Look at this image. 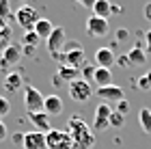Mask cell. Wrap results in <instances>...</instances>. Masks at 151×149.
<instances>
[{"instance_id":"obj_1","label":"cell","mask_w":151,"mask_h":149,"mask_svg":"<svg viewBox=\"0 0 151 149\" xmlns=\"http://www.w3.org/2000/svg\"><path fill=\"white\" fill-rule=\"evenodd\" d=\"M67 134L73 140V149H91L95 145V134L93 127L86 125V121L80 117V114H71L69 121H67Z\"/></svg>"},{"instance_id":"obj_2","label":"cell","mask_w":151,"mask_h":149,"mask_svg":"<svg viewBox=\"0 0 151 149\" xmlns=\"http://www.w3.org/2000/svg\"><path fill=\"white\" fill-rule=\"evenodd\" d=\"M60 65L73 67V69H82L84 67V48L80 45V41H65V48L58 56H54Z\"/></svg>"},{"instance_id":"obj_3","label":"cell","mask_w":151,"mask_h":149,"mask_svg":"<svg viewBox=\"0 0 151 149\" xmlns=\"http://www.w3.org/2000/svg\"><path fill=\"white\" fill-rule=\"evenodd\" d=\"M13 19L17 22V26H22V28L26 32H30V30H35V24L39 22V13L35 6H30V4H24V6H19V9L15 11V15H13Z\"/></svg>"},{"instance_id":"obj_4","label":"cell","mask_w":151,"mask_h":149,"mask_svg":"<svg viewBox=\"0 0 151 149\" xmlns=\"http://www.w3.org/2000/svg\"><path fill=\"white\" fill-rule=\"evenodd\" d=\"M45 145L47 149H73V140L63 130H50L45 134Z\"/></svg>"},{"instance_id":"obj_5","label":"cell","mask_w":151,"mask_h":149,"mask_svg":"<svg viewBox=\"0 0 151 149\" xmlns=\"http://www.w3.org/2000/svg\"><path fill=\"white\" fill-rule=\"evenodd\" d=\"M67 91H69V97L73 99V101H88L91 99V95H93V86L91 84H86L84 80H73L71 84H67Z\"/></svg>"},{"instance_id":"obj_6","label":"cell","mask_w":151,"mask_h":149,"mask_svg":"<svg viewBox=\"0 0 151 149\" xmlns=\"http://www.w3.org/2000/svg\"><path fill=\"white\" fill-rule=\"evenodd\" d=\"M43 101H45V97L41 95L39 89H35V86H26L24 89V106H26L28 112L43 110Z\"/></svg>"},{"instance_id":"obj_7","label":"cell","mask_w":151,"mask_h":149,"mask_svg":"<svg viewBox=\"0 0 151 149\" xmlns=\"http://www.w3.org/2000/svg\"><path fill=\"white\" fill-rule=\"evenodd\" d=\"M86 35L93 37V39H99V37H106L108 30H110V26H108V19H101L97 15H91L86 19Z\"/></svg>"},{"instance_id":"obj_8","label":"cell","mask_w":151,"mask_h":149,"mask_svg":"<svg viewBox=\"0 0 151 149\" xmlns=\"http://www.w3.org/2000/svg\"><path fill=\"white\" fill-rule=\"evenodd\" d=\"M65 48V28L63 26H54L52 35L47 37V50H50V56H58Z\"/></svg>"},{"instance_id":"obj_9","label":"cell","mask_w":151,"mask_h":149,"mask_svg":"<svg viewBox=\"0 0 151 149\" xmlns=\"http://www.w3.org/2000/svg\"><path fill=\"white\" fill-rule=\"evenodd\" d=\"M26 117H28V121L32 123V127H35V132L47 134V132L52 130V119L47 117V114H45L43 110H39V112H28Z\"/></svg>"},{"instance_id":"obj_10","label":"cell","mask_w":151,"mask_h":149,"mask_svg":"<svg viewBox=\"0 0 151 149\" xmlns=\"http://www.w3.org/2000/svg\"><path fill=\"white\" fill-rule=\"evenodd\" d=\"M19 58H22V48H17V45H6L2 56H0V67H2V69H11V67H15L19 63Z\"/></svg>"},{"instance_id":"obj_11","label":"cell","mask_w":151,"mask_h":149,"mask_svg":"<svg viewBox=\"0 0 151 149\" xmlns=\"http://www.w3.org/2000/svg\"><path fill=\"white\" fill-rule=\"evenodd\" d=\"M97 95L101 97V101L104 104H119L121 99H125V95H123V89L121 86H101V89H97Z\"/></svg>"},{"instance_id":"obj_12","label":"cell","mask_w":151,"mask_h":149,"mask_svg":"<svg viewBox=\"0 0 151 149\" xmlns=\"http://www.w3.org/2000/svg\"><path fill=\"white\" fill-rule=\"evenodd\" d=\"M110 114H112V110H110V104H101L95 108V119H93V130H106L108 127V121H110Z\"/></svg>"},{"instance_id":"obj_13","label":"cell","mask_w":151,"mask_h":149,"mask_svg":"<svg viewBox=\"0 0 151 149\" xmlns=\"http://www.w3.org/2000/svg\"><path fill=\"white\" fill-rule=\"evenodd\" d=\"M24 149H47L45 145V134H41V132H26L24 134Z\"/></svg>"},{"instance_id":"obj_14","label":"cell","mask_w":151,"mask_h":149,"mask_svg":"<svg viewBox=\"0 0 151 149\" xmlns=\"http://www.w3.org/2000/svg\"><path fill=\"white\" fill-rule=\"evenodd\" d=\"M142 39H145V32H142ZM142 39H138L134 48L129 52H125L127 58H129V65H145L147 63V52H145V48H142Z\"/></svg>"},{"instance_id":"obj_15","label":"cell","mask_w":151,"mask_h":149,"mask_svg":"<svg viewBox=\"0 0 151 149\" xmlns=\"http://www.w3.org/2000/svg\"><path fill=\"white\" fill-rule=\"evenodd\" d=\"M43 112L47 114V117H58L60 112H63V99H60L58 95H47L45 101H43Z\"/></svg>"},{"instance_id":"obj_16","label":"cell","mask_w":151,"mask_h":149,"mask_svg":"<svg viewBox=\"0 0 151 149\" xmlns=\"http://www.w3.org/2000/svg\"><path fill=\"white\" fill-rule=\"evenodd\" d=\"M95 63H97V67L110 69V67L116 63V56H114V52L110 48H99L97 52H95Z\"/></svg>"},{"instance_id":"obj_17","label":"cell","mask_w":151,"mask_h":149,"mask_svg":"<svg viewBox=\"0 0 151 149\" xmlns=\"http://www.w3.org/2000/svg\"><path fill=\"white\" fill-rule=\"evenodd\" d=\"M78 73H80V69H73V67L60 65V67H58V73H56V82H67V84H71L73 80H78Z\"/></svg>"},{"instance_id":"obj_18","label":"cell","mask_w":151,"mask_h":149,"mask_svg":"<svg viewBox=\"0 0 151 149\" xmlns=\"http://www.w3.org/2000/svg\"><path fill=\"white\" fill-rule=\"evenodd\" d=\"M93 15H97L101 19H108L112 15V4L108 2V0H95L93 4Z\"/></svg>"},{"instance_id":"obj_19","label":"cell","mask_w":151,"mask_h":149,"mask_svg":"<svg viewBox=\"0 0 151 149\" xmlns=\"http://www.w3.org/2000/svg\"><path fill=\"white\" fill-rule=\"evenodd\" d=\"M19 89H22V76H19L17 71L6 73V78H4V91H9V93H17Z\"/></svg>"},{"instance_id":"obj_20","label":"cell","mask_w":151,"mask_h":149,"mask_svg":"<svg viewBox=\"0 0 151 149\" xmlns=\"http://www.w3.org/2000/svg\"><path fill=\"white\" fill-rule=\"evenodd\" d=\"M112 84V71L104 69V67H97L95 69V86L101 89V86H110Z\"/></svg>"},{"instance_id":"obj_21","label":"cell","mask_w":151,"mask_h":149,"mask_svg":"<svg viewBox=\"0 0 151 149\" xmlns=\"http://www.w3.org/2000/svg\"><path fill=\"white\" fill-rule=\"evenodd\" d=\"M52 30H54V26H52L50 19H43V17H41L39 22L35 24V32H37L39 39H45V41H47V37L52 35Z\"/></svg>"},{"instance_id":"obj_22","label":"cell","mask_w":151,"mask_h":149,"mask_svg":"<svg viewBox=\"0 0 151 149\" xmlns=\"http://www.w3.org/2000/svg\"><path fill=\"white\" fill-rule=\"evenodd\" d=\"M138 121H140L142 132H145V134H151V110H149V108H140Z\"/></svg>"},{"instance_id":"obj_23","label":"cell","mask_w":151,"mask_h":149,"mask_svg":"<svg viewBox=\"0 0 151 149\" xmlns=\"http://www.w3.org/2000/svg\"><path fill=\"white\" fill-rule=\"evenodd\" d=\"M95 69H97V65H84V67H82V76H84V78H82V80H84V82L86 84H91V86H95Z\"/></svg>"},{"instance_id":"obj_24","label":"cell","mask_w":151,"mask_h":149,"mask_svg":"<svg viewBox=\"0 0 151 149\" xmlns=\"http://www.w3.org/2000/svg\"><path fill=\"white\" fill-rule=\"evenodd\" d=\"M125 125V117H121L119 112H112L110 114V121H108V127H114V130H119V127Z\"/></svg>"},{"instance_id":"obj_25","label":"cell","mask_w":151,"mask_h":149,"mask_svg":"<svg viewBox=\"0 0 151 149\" xmlns=\"http://www.w3.org/2000/svg\"><path fill=\"white\" fill-rule=\"evenodd\" d=\"M136 89H140V91H151V71L147 73V76H140L138 80H136Z\"/></svg>"},{"instance_id":"obj_26","label":"cell","mask_w":151,"mask_h":149,"mask_svg":"<svg viewBox=\"0 0 151 149\" xmlns=\"http://www.w3.org/2000/svg\"><path fill=\"white\" fill-rule=\"evenodd\" d=\"M39 41H41V39L37 37V32H35V30H30V32H26V35H24V45L37 48V45H39Z\"/></svg>"},{"instance_id":"obj_27","label":"cell","mask_w":151,"mask_h":149,"mask_svg":"<svg viewBox=\"0 0 151 149\" xmlns=\"http://www.w3.org/2000/svg\"><path fill=\"white\" fill-rule=\"evenodd\" d=\"M6 17H11V6L6 0H0V19L6 22Z\"/></svg>"},{"instance_id":"obj_28","label":"cell","mask_w":151,"mask_h":149,"mask_svg":"<svg viewBox=\"0 0 151 149\" xmlns=\"http://www.w3.org/2000/svg\"><path fill=\"white\" fill-rule=\"evenodd\" d=\"M11 112V104L6 97H0V117H6V114Z\"/></svg>"},{"instance_id":"obj_29","label":"cell","mask_w":151,"mask_h":149,"mask_svg":"<svg viewBox=\"0 0 151 149\" xmlns=\"http://www.w3.org/2000/svg\"><path fill=\"white\" fill-rule=\"evenodd\" d=\"M116 112H119L121 117H125V114L129 112V101L127 99H121L119 104H116Z\"/></svg>"},{"instance_id":"obj_30","label":"cell","mask_w":151,"mask_h":149,"mask_svg":"<svg viewBox=\"0 0 151 149\" xmlns=\"http://www.w3.org/2000/svg\"><path fill=\"white\" fill-rule=\"evenodd\" d=\"M11 140H13V145H19V147H22V145H24V132H15V134L11 136Z\"/></svg>"},{"instance_id":"obj_31","label":"cell","mask_w":151,"mask_h":149,"mask_svg":"<svg viewBox=\"0 0 151 149\" xmlns=\"http://www.w3.org/2000/svg\"><path fill=\"white\" fill-rule=\"evenodd\" d=\"M145 52H147V56H151V30L145 32Z\"/></svg>"},{"instance_id":"obj_32","label":"cell","mask_w":151,"mask_h":149,"mask_svg":"<svg viewBox=\"0 0 151 149\" xmlns=\"http://www.w3.org/2000/svg\"><path fill=\"white\" fill-rule=\"evenodd\" d=\"M9 138V130H6V123L4 121H0V143H2V140H6Z\"/></svg>"},{"instance_id":"obj_33","label":"cell","mask_w":151,"mask_h":149,"mask_svg":"<svg viewBox=\"0 0 151 149\" xmlns=\"http://www.w3.org/2000/svg\"><path fill=\"white\" fill-rule=\"evenodd\" d=\"M127 35H129V32H127L125 28H119V30H116V41H125Z\"/></svg>"},{"instance_id":"obj_34","label":"cell","mask_w":151,"mask_h":149,"mask_svg":"<svg viewBox=\"0 0 151 149\" xmlns=\"http://www.w3.org/2000/svg\"><path fill=\"white\" fill-rule=\"evenodd\" d=\"M116 63H119L121 67H129V58H127V54H123V56L116 58Z\"/></svg>"},{"instance_id":"obj_35","label":"cell","mask_w":151,"mask_h":149,"mask_svg":"<svg viewBox=\"0 0 151 149\" xmlns=\"http://www.w3.org/2000/svg\"><path fill=\"white\" fill-rule=\"evenodd\" d=\"M145 19H147V22H151V2L145 4Z\"/></svg>"},{"instance_id":"obj_36","label":"cell","mask_w":151,"mask_h":149,"mask_svg":"<svg viewBox=\"0 0 151 149\" xmlns=\"http://www.w3.org/2000/svg\"><path fill=\"white\" fill-rule=\"evenodd\" d=\"M24 54H28V56H32V54L37 52V48H30V45H24V50H22Z\"/></svg>"},{"instance_id":"obj_37","label":"cell","mask_w":151,"mask_h":149,"mask_svg":"<svg viewBox=\"0 0 151 149\" xmlns=\"http://www.w3.org/2000/svg\"><path fill=\"white\" fill-rule=\"evenodd\" d=\"M80 4H82V6H86V9H93L95 0H80Z\"/></svg>"},{"instance_id":"obj_38","label":"cell","mask_w":151,"mask_h":149,"mask_svg":"<svg viewBox=\"0 0 151 149\" xmlns=\"http://www.w3.org/2000/svg\"><path fill=\"white\" fill-rule=\"evenodd\" d=\"M4 48H6V43H2V41H0V56H2V52H4Z\"/></svg>"},{"instance_id":"obj_39","label":"cell","mask_w":151,"mask_h":149,"mask_svg":"<svg viewBox=\"0 0 151 149\" xmlns=\"http://www.w3.org/2000/svg\"><path fill=\"white\" fill-rule=\"evenodd\" d=\"M0 121H2V117H0Z\"/></svg>"}]
</instances>
